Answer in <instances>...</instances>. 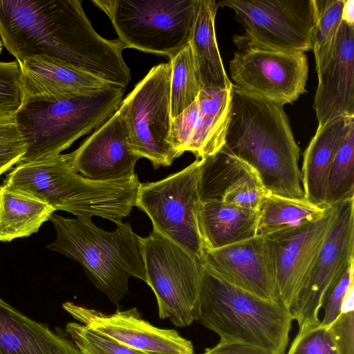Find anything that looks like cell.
Listing matches in <instances>:
<instances>
[{
	"mask_svg": "<svg viewBox=\"0 0 354 354\" xmlns=\"http://www.w3.org/2000/svg\"><path fill=\"white\" fill-rule=\"evenodd\" d=\"M0 37L18 63L47 57L123 88L131 79L122 46L94 30L79 0H0Z\"/></svg>",
	"mask_w": 354,
	"mask_h": 354,
	"instance_id": "obj_1",
	"label": "cell"
},
{
	"mask_svg": "<svg viewBox=\"0 0 354 354\" xmlns=\"http://www.w3.org/2000/svg\"><path fill=\"white\" fill-rule=\"evenodd\" d=\"M223 147L253 167L268 192L304 198L300 149L283 106L245 93L232 84Z\"/></svg>",
	"mask_w": 354,
	"mask_h": 354,
	"instance_id": "obj_2",
	"label": "cell"
},
{
	"mask_svg": "<svg viewBox=\"0 0 354 354\" xmlns=\"http://www.w3.org/2000/svg\"><path fill=\"white\" fill-rule=\"evenodd\" d=\"M74 152L58 154L16 165L3 185L28 193L55 211L77 217L100 216L115 223L129 215L136 205L140 185L137 175L97 181L77 173Z\"/></svg>",
	"mask_w": 354,
	"mask_h": 354,
	"instance_id": "obj_3",
	"label": "cell"
},
{
	"mask_svg": "<svg viewBox=\"0 0 354 354\" xmlns=\"http://www.w3.org/2000/svg\"><path fill=\"white\" fill-rule=\"evenodd\" d=\"M50 221L56 239L47 247L78 262L91 281L117 306L129 292L130 277L147 281L142 237L122 221L105 231L91 218H65L54 213Z\"/></svg>",
	"mask_w": 354,
	"mask_h": 354,
	"instance_id": "obj_4",
	"label": "cell"
},
{
	"mask_svg": "<svg viewBox=\"0 0 354 354\" xmlns=\"http://www.w3.org/2000/svg\"><path fill=\"white\" fill-rule=\"evenodd\" d=\"M195 321L216 333L220 342L244 343L285 354L293 318L281 302L255 296L203 267Z\"/></svg>",
	"mask_w": 354,
	"mask_h": 354,
	"instance_id": "obj_5",
	"label": "cell"
},
{
	"mask_svg": "<svg viewBox=\"0 0 354 354\" xmlns=\"http://www.w3.org/2000/svg\"><path fill=\"white\" fill-rule=\"evenodd\" d=\"M124 91L108 84L56 100L21 104L15 115L27 149L17 165L60 154L95 131L118 109Z\"/></svg>",
	"mask_w": 354,
	"mask_h": 354,
	"instance_id": "obj_6",
	"label": "cell"
},
{
	"mask_svg": "<svg viewBox=\"0 0 354 354\" xmlns=\"http://www.w3.org/2000/svg\"><path fill=\"white\" fill-rule=\"evenodd\" d=\"M123 48L171 58L188 44L197 0H93Z\"/></svg>",
	"mask_w": 354,
	"mask_h": 354,
	"instance_id": "obj_7",
	"label": "cell"
},
{
	"mask_svg": "<svg viewBox=\"0 0 354 354\" xmlns=\"http://www.w3.org/2000/svg\"><path fill=\"white\" fill-rule=\"evenodd\" d=\"M142 248L146 283L156 295L159 317L189 326L196 319L201 262L153 229L142 238Z\"/></svg>",
	"mask_w": 354,
	"mask_h": 354,
	"instance_id": "obj_8",
	"label": "cell"
},
{
	"mask_svg": "<svg viewBox=\"0 0 354 354\" xmlns=\"http://www.w3.org/2000/svg\"><path fill=\"white\" fill-rule=\"evenodd\" d=\"M217 6L233 10L245 29L234 37L239 47L283 53L312 49L315 24L314 0H223Z\"/></svg>",
	"mask_w": 354,
	"mask_h": 354,
	"instance_id": "obj_9",
	"label": "cell"
},
{
	"mask_svg": "<svg viewBox=\"0 0 354 354\" xmlns=\"http://www.w3.org/2000/svg\"><path fill=\"white\" fill-rule=\"evenodd\" d=\"M170 80L169 62L154 66L119 106L132 150L140 158L148 159L154 169L170 166L181 156L170 141Z\"/></svg>",
	"mask_w": 354,
	"mask_h": 354,
	"instance_id": "obj_10",
	"label": "cell"
},
{
	"mask_svg": "<svg viewBox=\"0 0 354 354\" xmlns=\"http://www.w3.org/2000/svg\"><path fill=\"white\" fill-rule=\"evenodd\" d=\"M202 160L156 182L140 183L136 206L151 219L153 229L201 262L203 245L198 226V183Z\"/></svg>",
	"mask_w": 354,
	"mask_h": 354,
	"instance_id": "obj_11",
	"label": "cell"
},
{
	"mask_svg": "<svg viewBox=\"0 0 354 354\" xmlns=\"http://www.w3.org/2000/svg\"><path fill=\"white\" fill-rule=\"evenodd\" d=\"M308 73L305 53L248 47L239 48L230 62L238 90L283 106L306 92Z\"/></svg>",
	"mask_w": 354,
	"mask_h": 354,
	"instance_id": "obj_12",
	"label": "cell"
},
{
	"mask_svg": "<svg viewBox=\"0 0 354 354\" xmlns=\"http://www.w3.org/2000/svg\"><path fill=\"white\" fill-rule=\"evenodd\" d=\"M354 263V198L339 205L336 219L290 309L298 333L320 324L322 304L348 266Z\"/></svg>",
	"mask_w": 354,
	"mask_h": 354,
	"instance_id": "obj_13",
	"label": "cell"
},
{
	"mask_svg": "<svg viewBox=\"0 0 354 354\" xmlns=\"http://www.w3.org/2000/svg\"><path fill=\"white\" fill-rule=\"evenodd\" d=\"M339 204L327 208L320 218L265 236L269 246L280 302L296 304L304 282L337 216Z\"/></svg>",
	"mask_w": 354,
	"mask_h": 354,
	"instance_id": "obj_14",
	"label": "cell"
},
{
	"mask_svg": "<svg viewBox=\"0 0 354 354\" xmlns=\"http://www.w3.org/2000/svg\"><path fill=\"white\" fill-rule=\"evenodd\" d=\"M62 307L79 323L143 354H194L191 341L151 325L136 308L105 314L70 301Z\"/></svg>",
	"mask_w": 354,
	"mask_h": 354,
	"instance_id": "obj_15",
	"label": "cell"
},
{
	"mask_svg": "<svg viewBox=\"0 0 354 354\" xmlns=\"http://www.w3.org/2000/svg\"><path fill=\"white\" fill-rule=\"evenodd\" d=\"M203 267L213 275L265 300L280 302L265 236L216 250H203Z\"/></svg>",
	"mask_w": 354,
	"mask_h": 354,
	"instance_id": "obj_16",
	"label": "cell"
},
{
	"mask_svg": "<svg viewBox=\"0 0 354 354\" xmlns=\"http://www.w3.org/2000/svg\"><path fill=\"white\" fill-rule=\"evenodd\" d=\"M73 152L75 171L97 181L133 176L136 164L140 158L130 145L128 128L120 107Z\"/></svg>",
	"mask_w": 354,
	"mask_h": 354,
	"instance_id": "obj_17",
	"label": "cell"
},
{
	"mask_svg": "<svg viewBox=\"0 0 354 354\" xmlns=\"http://www.w3.org/2000/svg\"><path fill=\"white\" fill-rule=\"evenodd\" d=\"M201 160V201L215 200L258 210L268 192L253 167L223 147Z\"/></svg>",
	"mask_w": 354,
	"mask_h": 354,
	"instance_id": "obj_18",
	"label": "cell"
},
{
	"mask_svg": "<svg viewBox=\"0 0 354 354\" xmlns=\"http://www.w3.org/2000/svg\"><path fill=\"white\" fill-rule=\"evenodd\" d=\"M317 73L313 107L318 127L341 116H354V26L342 21L334 51Z\"/></svg>",
	"mask_w": 354,
	"mask_h": 354,
	"instance_id": "obj_19",
	"label": "cell"
},
{
	"mask_svg": "<svg viewBox=\"0 0 354 354\" xmlns=\"http://www.w3.org/2000/svg\"><path fill=\"white\" fill-rule=\"evenodd\" d=\"M232 84L223 89H201L196 101L180 115L185 151L196 159L211 156L224 146Z\"/></svg>",
	"mask_w": 354,
	"mask_h": 354,
	"instance_id": "obj_20",
	"label": "cell"
},
{
	"mask_svg": "<svg viewBox=\"0 0 354 354\" xmlns=\"http://www.w3.org/2000/svg\"><path fill=\"white\" fill-rule=\"evenodd\" d=\"M22 103L56 100L98 90L108 84L47 57L19 63Z\"/></svg>",
	"mask_w": 354,
	"mask_h": 354,
	"instance_id": "obj_21",
	"label": "cell"
},
{
	"mask_svg": "<svg viewBox=\"0 0 354 354\" xmlns=\"http://www.w3.org/2000/svg\"><path fill=\"white\" fill-rule=\"evenodd\" d=\"M0 354H83L74 343L0 298Z\"/></svg>",
	"mask_w": 354,
	"mask_h": 354,
	"instance_id": "obj_22",
	"label": "cell"
},
{
	"mask_svg": "<svg viewBox=\"0 0 354 354\" xmlns=\"http://www.w3.org/2000/svg\"><path fill=\"white\" fill-rule=\"evenodd\" d=\"M354 116H341L317 130L303 157L301 183L304 198L319 207L325 206L327 177L333 160Z\"/></svg>",
	"mask_w": 354,
	"mask_h": 354,
	"instance_id": "obj_23",
	"label": "cell"
},
{
	"mask_svg": "<svg viewBox=\"0 0 354 354\" xmlns=\"http://www.w3.org/2000/svg\"><path fill=\"white\" fill-rule=\"evenodd\" d=\"M258 210L215 200L201 201L198 226L204 250H216L257 235Z\"/></svg>",
	"mask_w": 354,
	"mask_h": 354,
	"instance_id": "obj_24",
	"label": "cell"
},
{
	"mask_svg": "<svg viewBox=\"0 0 354 354\" xmlns=\"http://www.w3.org/2000/svg\"><path fill=\"white\" fill-rule=\"evenodd\" d=\"M217 3L214 0H197L195 17L189 41L201 89L230 87L218 48L215 17Z\"/></svg>",
	"mask_w": 354,
	"mask_h": 354,
	"instance_id": "obj_25",
	"label": "cell"
},
{
	"mask_svg": "<svg viewBox=\"0 0 354 354\" xmlns=\"http://www.w3.org/2000/svg\"><path fill=\"white\" fill-rule=\"evenodd\" d=\"M55 210L44 201L24 192L0 186V241L29 236Z\"/></svg>",
	"mask_w": 354,
	"mask_h": 354,
	"instance_id": "obj_26",
	"label": "cell"
},
{
	"mask_svg": "<svg viewBox=\"0 0 354 354\" xmlns=\"http://www.w3.org/2000/svg\"><path fill=\"white\" fill-rule=\"evenodd\" d=\"M328 207L314 205L305 198H288L268 192L258 207L257 234L265 236L315 221L324 216Z\"/></svg>",
	"mask_w": 354,
	"mask_h": 354,
	"instance_id": "obj_27",
	"label": "cell"
},
{
	"mask_svg": "<svg viewBox=\"0 0 354 354\" xmlns=\"http://www.w3.org/2000/svg\"><path fill=\"white\" fill-rule=\"evenodd\" d=\"M344 0H314L315 24L312 34L317 72L329 61L342 22Z\"/></svg>",
	"mask_w": 354,
	"mask_h": 354,
	"instance_id": "obj_28",
	"label": "cell"
},
{
	"mask_svg": "<svg viewBox=\"0 0 354 354\" xmlns=\"http://www.w3.org/2000/svg\"><path fill=\"white\" fill-rule=\"evenodd\" d=\"M169 59L171 117L173 120L196 101L201 86L189 44Z\"/></svg>",
	"mask_w": 354,
	"mask_h": 354,
	"instance_id": "obj_29",
	"label": "cell"
},
{
	"mask_svg": "<svg viewBox=\"0 0 354 354\" xmlns=\"http://www.w3.org/2000/svg\"><path fill=\"white\" fill-rule=\"evenodd\" d=\"M354 198V123L352 124L330 167L325 206L337 205Z\"/></svg>",
	"mask_w": 354,
	"mask_h": 354,
	"instance_id": "obj_30",
	"label": "cell"
},
{
	"mask_svg": "<svg viewBox=\"0 0 354 354\" xmlns=\"http://www.w3.org/2000/svg\"><path fill=\"white\" fill-rule=\"evenodd\" d=\"M65 330L83 354H143L81 323L68 322Z\"/></svg>",
	"mask_w": 354,
	"mask_h": 354,
	"instance_id": "obj_31",
	"label": "cell"
},
{
	"mask_svg": "<svg viewBox=\"0 0 354 354\" xmlns=\"http://www.w3.org/2000/svg\"><path fill=\"white\" fill-rule=\"evenodd\" d=\"M26 149L15 115H0V176L17 165Z\"/></svg>",
	"mask_w": 354,
	"mask_h": 354,
	"instance_id": "obj_32",
	"label": "cell"
},
{
	"mask_svg": "<svg viewBox=\"0 0 354 354\" xmlns=\"http://www.w3.org/2000/svg\"><path fill=\"white\" fill-rule=\"evenodd\" d=\"M22 103L19 63L0 62V115H15Z\"/></svg>",
	"mask_w": 354,
	"mask_h": 354,
	"instance_id": "obj_33",
	"label": "cell"
},
{
	"mask_svg": "<svg viewBox=\"0 0 354 354\" xmlns=\"http://www.w3.org/2000/svg\"><path fill=\"white\" fill-rule=\"evenodd\" d=\"M287 354H338L328 328L317 326L298 333Z\"/></svg>",
	"mask_w": 354,
	"mask_h": 354,
	"instance_id": "obj_34",
	"label": "cell"
},
{
	"mask_svg": "<svg viewBox=\"0 0 354 354\" xmlns=\"http://www.w3.org/2000/svg\"><path fill=\"white\" fill-rule=\"evenodd\" d=\"M353 274L354 263L348 266L325 298L322 306L324 308V317L320 322L322 326L328 328L340 315L346 293L353 284Z\"/></svg>",
	"mask_w": 354,
	"mask_h": 354,
	"instance_id": "obj_35",
	"label": "cell"
},
{
	"mask_svg": "<svg viewBox=\"0 0 354 354\" xmlns=\"http://www.w3.org/2000/svg\"><path fill=\"white\" fill-rule=\"evenodd\" d=\"M328 329L338 354H354V310L341 313Z\"/></svg>",
	"mask_w": 354,
	"mask_h": 354,
	"instance_id": "obj_36",
	"label": "cell"
},
{
	"mask_svg": "<svg viewBox=\"0 0 354 354\" xmlns=\"http://www.w3.org/2000/svg\"><path fill=\"white\" fill-rule=\"evenodd\" d=\"M200 354H272L257 346L240 342H218Z\"/></svg>",
	"mask_w": 354,
	"mask_h": 354,
	"instance_id": "obj_37",
	"label": "cell"
},
{
	"mask_svg": "<svg viewBox=\"0 0 354 354\" xmlns=\"http://www.w3.org/2000/svg\"><path fill=\"white\" fill-rule=\"evenodd\" d=\"M342 21L354 26V1L344 0L342 10Z\"/></svg>",
	"mask_w": 354,
	"mask_h": 354,
	"instance_id": "obj_38",
	"label": "cell"
},
{
	"mask_svg": "<svg viewBox=\"0 0 354 354\" xmlns=\"http://www.w3.org/2000/svg\"><path fill=\"white\" fill-rule=\"evenodd\" d=\"M2 47H3V43H2V41H1V39L0 38V53H1Z\"/></svg>",
	"mask_w": 354,
	"mask_h": 354,
	"instance_id": "obj_39",
	"label": "cell"
}]
</instances>
